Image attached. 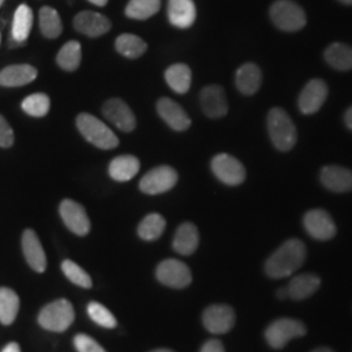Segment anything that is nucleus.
Returning <instances> with one entry per match:
<instances>
[{
    "instance_id": "obj_3",
    "label": "nucleus",
    "mask_w": 352,
    "mask_h": 352,
    "mask_svg": "<svg viewBox=\"0 0 352 352\" xmlns=\"http://www.w3.org/2000/svg\"><path fill=\"white\" fill-rule=\"evenodd\" d=\"M76 126L87 141L100 149L110 151L119 145V139L113 131L91 113H80Z\"/></svg>"
},
{
    "instance_id": "obj_29",
    "label": "nucleus",
    "mask_w": 352,
    "mask_h": 352,
    "mask_svg": "<svg viewBox=\"0 0 352 352\" xmlns=\"http://www.w3.org/2000/svg\"><path fill=\"white\" fill-rule=\"evenodd\" d=\"M19 308V295L13 289L0 287V322L3 325H11L17 317Z\"/></svg>"
},
{
    "instance_id": "obj_44",
    "label": "nucleus",
    "mask_w": 352,
    "mask_h": 352,
    "mask_svg": "<svg viewBox=\"0 0 352 352\" xmlns=\"http://www.w3.org/2000/svg\"><path fill=\"white\" fill-rule=\"evenodd\" d=\"M90 3H93L94 6H98V7H104L107 4L109 0H89Z\"/></svg>"
},
{
    "instance_id": "obj_30",
    "label": "nucleus",
    "mask_w": 352,
    "mask_h": 352,
    "mask_svg": "<svg viewBox=\"0 0 352 352\" xmlns=\"http://www.w3.org/2000/svg\"><path fill=\"white\" fill-rule=\"evenodd\" d=\"M115 47L120 55L129 59H138L141 55L145 54L148 45L144 39H141L135 34H122L116 38Z\"/></svg>"
},
{
    "instance_id": "obj_41",
    "label": "nucleus",
    "mask_w": 352,
    "mask_h": 352,
    "mask_svg": "<svg viewBox=\"0 0 352 352\" xmlns=\"http://www.w3.org/2000/svg\"><path fill=\"white\" fill-rule=\"evenodd\" d=\"M344 124L350 131H352V106L344 113Z\"/></svg>"
},
{
    "instance_id": "obj_21",
    "label": "nucleus",
    "mask_w": 352,
    "mask_h": 352,
    "mask_svg": "<svg viewBox=\"0 0 352 352\" xmlns=\"http://www.w3.org/2000/svg\"><path fill=\"white\" fill-rule=\"evenodd\" d=\"M196 6L193 0H168L167 16L171 25L188 29L196 21Z\"/></svg>"
},
{
    "instance_id": "obj_17",
    "label": "nucleus",
    "mask_w": 352,
    "mask_h": 352,
    "mask_svg": "<svg viewBox=\"0 0 352 352\" xmlns=\"http://www.w3.org/2000/svg\"><path fill=\"white\" fill-rule=\"evenodd\" d=\"M320 180L325 188L336 193L352 190V171L342 166H325L321 170Z\"/></svg>"
},
{
    "instance_id": "obj_19",
    "label": "nucleus",
    "mask_w": 352,
    "mask_h": 352,
    "mask_svg": "<svg viewBox=\"0 0 352 352\" xmlns=\"http://www.w3.org/2000/svg\"><path fill=\"white\" fill-rule=\"evenodd\" d=\"M157 111L174 131L182 132L190 126V118L183 107L170 98H161L157 103Z\"/></svg>"
},
{
    "instance_id": "obj_36",
    "label": "nucleus",
    "mask_w": 352,
    "mask_h": 352,
    "mask_svg": "<svg viewBox=\"0 0 352 352\" xmlns=\"http://www.w3.org/2000/svg\"><path fill=\"white\" fill-rule=\"evenodd\" d=\"M62 270H63L64 276L68 278L72 283H75L82 289L91 287V278L89 277L88 273L82 267H80L74 261H71V260L63 261Z\"/></svg>"
},
{
    "instance_id": "obj_45",
    "label": "nucleus",
    "mask_w": 352,
    "mask_h": 352,
    "mask_svg": "<svg viewBox=\"0 0 352 352\" xmlns=\"http://www.w3.org/2000/svg\"><path fill=\"white\" fill-rule=\"evenodd\" d=\"M312 352H334L333 350H330V349H327V347H321V349H317L315 351Z\"/></svg>"
},
{
    "instance_id": "obj_9",
    "label": "nucleus",
    "mask_w": 352,
    "mask_h": 352,
    "mask_svg": "<svg viewBox=\"0 0 352 352\" xmlns=\"http://www.w3.org/2000/svg\"><path fill=\"white\" fill-rule=\"evenodd\" d=\"M157 278L164 286L173 289H184L192 282V273L184 263L175 258H168L158 265Z\"/></svg>"
},
{
    "instance_id": "obj_7",
    "label": "nucleus",
    "mask_w": 352,
    "mask_h": 352,
    "mask_svg": "<svg viewBox=\"0 0 352 352\" xmlns=\"http://www.w3.org/2000/svg\"><path fill=\"white\" fill-rule=\"evenodd\" d=\"M212 170L222 183L227 186H239L245 180V168L239 160L222 153L212 160Z\"/></svg>"
},
{
    "instance_id": "obj_35",
    "label": "nucleus",
    "mask_w": 352,
    "mask_h": 352,
    "mask_svg": "<svg viewBox=\"0 0 352 352\" xmlns=\"http://www.w3.org/2000/svg\"><path fill=\"white\" fill-rule=\"evenodd\" d=\"M21 109L24 113L34 116V118H42L47 115L50 111V98L45 93H36L29 97L21 103Z\"/></svg>"
},
{
    "instance_id": "obj_14",
    "label": "nucleus",
    "mask_w": 352,
    "mask_h": 352,
    "mask_svg": "<svg viewBox=\"0 0 352 352\" xmlns=\"http://www.w3.org/2000/svg\"><path fill=\"white\" fill-rule=\"evenodd\" d=\"M102 113L107 120L123 132H132L136 128L135 113L129 109L126 102L113 98L103 104Z\"/></svg>"
},
{
    "instance_id": "obj_18",
    "label": "nucleus",
    "mask_w": 352,
    "mask_h": 352,
    "mask_svg": "<svg viewBox=\"0 0 352 352\" xmlns=\"http://www.w3.org/2000/svg\"><path fill=\"white\" fill-rule=\"evenodd\" d=\"M37 69L29 64L8 65L0 71V87L19 88L33 82L37 78Z\"/></svg>"
},
{
    "instance_id": "obj_43",
    "label": "nucleus",
    "mask_w": 352,
    "mask_h": 352,
    "mask_svg": "<svg viewBox=\"0 0 352 352\" xmlns=\"http://www.w3.org/2000/svg\"><path fill=\"white\" fill-rule=\"evenodd\" d=\"M277 296L280 299V300L287 299V298H289V291H287V287H282V289H278Z\"/></svg>"
},
{
    "instance_id": "obj_28",
    "label": "nucleus",
    "mask_w": 352,
    "mask_h": 352,
    "mask_svg": "<svg viewBox=\"0 0 352 352\" xmlns=\"http://www.w3.org/2000/svg\"><path fill=\"white\" fill-rule=\"evenodd\" d=\"M327 64L338 71H351L352 47L344 43H331L325 50Z\"/></svg>"
},
{
    "instance_id": "obj_12",
    "label": "nucleus",
    "mask_w": 352,
    "mask_h": 352,
    "mask_svg": "<svg viewBox=\"0 0 352 352\" xmlns=\"http://www.w3.org/2000/svg\"><path fill=\"white\" fill-rule=\"evenodd\" d=\"M329 94L327 82L321 78L311 80L300 93L299 109L304 115L315 113L322 107Z\"/></svg>"
},
{
    "instance_id": "obj_39",
    "label": "nucleus",
    "mask_w": 352,
    "mask_h": 352,
    "mask_svg": "<svg viewBox=\"0 0 352 352\" xmlns=\"http://www.w3.org/2000/svg\"><path fill=\"white\" fill-rule=\"evenodd\" d=\"M14 142L12 126L0 115V148H10Z\"/></svg>"
},
{
    "instance_id": "obj_8",
    "label": "nucleus",
    "mask_w": 352,
    "mask_h": 352,
    "mask_svg": "<svg viewBox=\"0 0 352 352\" xmlns=\"http://www.w3.org/2000/svg\"><path fill=\"white\" fill-rule=\"evenodd\" d=\"M177 173L170 166H158L146 173L140 182V189L146 195H160L174 188Z\"/></svg>"
},
{
    "instance_id": "obj_2",
    "label": "nucleus",
    "mask_w": 352,
    "mask_h": 352,
    "mask_svg": "<svg viewBox=\"0 0 352 352\" xmlns=\"http://www.w3.org/2000/svg\"><path fill=\"white\" fill-rule=\"evenodd\" d=\"M267 129L273 145L279 151H289L298 141V131L289 113L280 107H274L267 115Z\"/></svg>"
},
{
    "instance_id": "obj_24",
    "label": "nucleus",
    "mask_w": 352,
    "mask_h": 352,
    "mask_svg": "<svg viewBox=\"0 0 352 352\" xmlns=\"http://www.w3.org/2000/svg\"><path fill=\"white\" fill-rule=\"evenodd\" d=\"M200 241L199 230L193 223H183L176 230L175 238L173 247L179 254L189 256L195 253Z\"/></svg>"
},
{
    "instance_id": "obj_40",
    "label": "nucleus",
    "mask_w": 352,
    "mask_h": 352,
    "mask_svg": "<svg viewBox=\"0 0 352 352\" xmlns=\"http://www.w3.org/2000/svg\"><path fill=\"white\" fill-rule=\"evenodd\" d=\"M201 352H226L223 344L217 340H208L202 346Z\"/></svg>"
},
{
    "instance_id": "obj_48",
    "label": "nucleus",
    "mask_w": 352,
    "mask_h": 352,
    "mask_svg": "<svg viewBox=\"0 0 352 352\" xmlns=\"http://www.w3.org/2000/svg\"><path fill=\"white\" fill-rule=\"evenodd\" d=\"M4 1H6V0H0V7L3 6V3H4Z\"/></svg>"
},
{
    "instance_id": "obj_42",
    "label": "nucleus",
    "mask_w": 352,
    "mask_h": 352,
    "mask_svg": "<svg viewBox=\"0 0 352 352\" xmlns=\"http://www.w3.org/2000/svg\"><path fill=\"white\" fill-rule=\"evenodd\" d=\"M1 352H21V350H20V346L16 342H11L4 347V350Z\"/></svg>"
},
{
    "instance_id": "obj_13",
    "label": "nucleus",
    "mask_w": 352,
    "mask_h": 352,
    "mask_svg": "<svg viewBox=\"0 0 352 352\" xmlns=\"http://www.w3.org/2000/svg\"><path fill=\"white\" fill-rule=\"evenodd\" d=\"M64 225L78 236H85L90 231V219L84 206L74 200H64L59 208Z\"/></svg>"
},
{
    "instance_id": "obj_4",
    "label": "nucleus",
    "mask_w": 352,
    "mask_h": 352,
    "mask_svg": "<svg viewBox=\"0 0 352 352\" xmlns=\"http://www.w3.org/2000/svg\"><path fill=\"white\" fill-rule=\"evenodd\" d=\"M270 19L283 32H299L307 24L302 7L292 0H277L270 8Z\"/></svg>"
},
{
    "instance_id": "obj_47",
    "label": "nucleus",
    "mask_w": 352,
    "mask_h": 352,
    "mask_svg": "<svg viewBox=\"0 0 352 352\" xmlns=\"http://www.w3.org/2000/svg\"><path fill=\"white\" fill-rule=\"evenodd\" d=\"M151 352H174L171 351V350H166V349H162V350H154V351Z\"/></svg>"
},
{
    "instance_id": "obj_37",
    "label": "nucleus",
    "mask_w": 352,
    "mask_h": 352,
    "mask_svg": "<svg viewBox=\"0 0 352 352\" xmlns=\"http://www.w3.org/2000/svg\"><path fill=\"white\" fill-rule=\"evenodd\" d=\"M88 315L96 324L106 327V329H113L118 324L115 316L100 302H93L89 304Z\"/></svg>"
},
{
    "instance_id": "obj_11",
    "label": "nucleus",
    "mask_w": 352,
    "mask_h": 352,
    "mask_svg": "<svg viewBox=\"0 0 352 352\" xmlns=\"http://www.w3.org/2000/svg\"><path fill=\"white\" fill-rule=\"evenodd\" d=\"M236 316L234 309L226 304H215L205 309L202 315L204 327L213 334L228 333L235 325Z\"/></svg>"
},
{
    "instance_id": "obj_6",
    "label": "nucleus",
    "mask_w": 352,
    "mask_h": 352,
    "mask_svg": "<svg viewBox=\"0 0 352 352\" xmlns=\"http://www.w3.org/2000/svg\"><path fill=\"white\" fill-rule=\"evenodd\" d=\"M307 334V327L299 320L279 318L272 322L265 330V338L270 347L280 350L289 340Z\"/></svg>"
},
{
    "instance_id": "obj_46",
    "label": "nucleus",
    "mask_w": 352,
    "mask_h": 352,
    "mask_svg": "<svg viewBox=\"0 0 352 352\" xmlns=\"http://www.w3.org/2000/svg\"><path fill=\"white\" fill-rule=\"evenodd\" d=\"M342 4H346V6H352V0H340Z\"/></svg>"
},
{
    "instance_id": "obj_22",
    "label": "nucleus",
    "mask_w": 352,
    "mask_h": 352,
    "mask_svg": "<svg viewBox=\"0 0 352 352\" xmlns=\"http://www.w3.org/2000/svg\"><path fill=\"white\" fill-rule=\"evenodd\" d=\"M261 69L253 63L243 64L235 75V85L244 96L254 94L261 87Z\"/></svg>"
},
{
    "instance_id": "obj_38",
    "label": "nucleus",
    "mask_w": 352,
    "mask_h": 352,
    "mask_svg": "<svg viewBox=\"0 0 352 352\" xmlns=\"http://www.w3.org/2000/svg\"><path fill=\"white\" fill-rule=\"evenodd\" d=\"M75 347L78 352H106L98 342L85 334L76 336Z\"/></svg>"
},
{
    "instance_id": "obj_15",
    "label": "nucleus",
    "mask_w": 352,
    "mask_h": 352,
    "mask_svg": "<svg viewBox=\"0 0 352 352\" xmlns=\"http://www.w3.org/2000/svg\"><path fill=\"white\" fill-rule=\"evenodd\" d=\"M76 30L88 37H101L111 29L110 20L102 13L82 11L74 20Z\"/></svg>"
},
{
    "instance_id": "obj_31",
    "label": "nucleus",
    "mask_w": 352,
    "mask_h": 352,
    "mask_svg": "<svg viewBox=\"0 0 352 352\" xmlns=\"http://www.w3.org/2000/svg\"><path fill=\"white\" fill-rule=\"evenodd\" d=\"M39 29L43 37L58 38L63 32V24L59 13L51 7H43L39 11Z\"/></svg>"
},
{
    "instance_id": "obj_5",
    "label": "nucleus",
    "mask_w": 352,
    "mask_h": 352,
    "mask_svg": "<svg viewBox=\"0 0 352 352\" xmlns=\"http://www.w3.org/2000/svg\"><path fill=\"white\" fill-rule=\"evenodd\" d=\"M74 320H75L74 307L65 299H59L50 302L41 311V314L38 316V322L41 327L46 330L58 331V333L67 330L72 325Z\"/></svg>"
},
{
    "instance_id": "obj_33",
    "label": "nucleus",
    "mask_w": 352,
    "mask_h": 352,
    "mask_svg": "<svg viewBox=\"0 0 352 352\" xmlns=\"http://www.w3.org/2000/svg\"><path fill=\"white\" fill-rule=\"evenodd\" d=\"M161 10V0H129L126 4V17L133 20H146Z\"/></svg>"
},
{
    "instance_id": "obj_27",
    "label": "nucleus",
    "mask_w": 352,
    "mask_h": 352,
    "mask_svg": "<svg viewBox=\"0 0 352 352\" xmlns=\"http://www.w3.org/2000/svg\"><path fill=\"white\" fill-rule=\"evenodd\" d=\"M164 78L175 93L186 94L192 84V72L187 64H174L166 69Z\"/></svg>"
},
{
    "instance_id": "obj_32",
    "label": "nucleus",
    "mask_w": 352,
    "mask_h": 352,
    "mask_svg": "<svg viewBox=\"0 0 352 352\" xmlns=\"http://www.w3.org/2000/svg\"><path fill=\"white\" fill-rule=\"evenodd\" d=\"M56 63L59 67L72 72L76 71L81 64V45L77 41H69L64 45L60 51L56 55Z\"/></svg>"
},
{
    "instance_id": "obj_26",
    "label": "nucleus",
    "mask_w": 352,
    "mask_h": 352,
    "mask_svg": "<svg viewBox=\"0 0 352 352\" xmlns=\"http://www.w3.org/2000/svg\"><path fill=\"white\" fill-rule=\"evenodd\" d=\"M140 161L135 155H120L111 161L109 174L116 182H128L138 175Z\"/></svg>"
},
{
    "instance_id": "obj_1",
    "label": "nucleus",
    "mask_w": 352,
    "mask_h": 352,
    "mask_svg": "<svg viewBox=\"0 0 352 352\" xmlns=\"http://www.w3.org/2000/svg\"><path fill=\"white\" fill-rule=\"evenodd\" d=\"M305 257L307 248L302 240H287L266 260L265 273L273 279L289 277L300 269Z\"/></svg>"
},
{
    "instance_id": "obj_34",
    "label": "nucleus",
    "mask_w": 352,
    "mask_h": 352,
    "mask_svg": "<svg viewBox=\"0 0 352 352\" xmlns=\"http://www.w3.org/2000/svg\"><path fill=\"white\" fill-rule=\"evenodd\" d=\"M166 228V221L160 214L153 213L146 215L139 226V236L146 241L157 240Z\"/></svg>"
},
{
    "instance_id": "obj_10",
    "label": "nucleus",
    "mask_w": 352,
    "mask_h": 352,
    "mask_svg": "<svg viewBox=\"0 0 352 352\" xmlns=\"http://www.w3.org/2000/svg\"><path fill=\"white\" fill-rule=\"evenodd\" d=\"M302 223L305 231L316 240L333 239L337 234V227L331 215L322 209L309 210L304 215Z\"/></svg>"
},
{
    "instance_id": "obj_20",
    "label": "nucleus",
    "mask_w": 352,
    "mask_h": 352,
    "mask_svg": "<svg viewBox=\"0 0 352 352\" xmlns=\"http://www.w3.org/2000/svg\"><path fill=\"white\" fill-rule=\"evenodd\" d=\"M21 243L28 264L37 273H43L47 266V260L37 234L33 230H25Z\"/></svg>"
},
{
    "instance_id": "obj_16",
    "label": "nucleus",
    "mask_w": 352,
    "mask_h": 352,
    "mask_svg": "<svg viewBox=\"0 0 352 352\" xmlns=\"http://www.w3.org/2000/svg\"><path fill=\"white\" fill-rule=\"evenodd\" d=\"M200 103H201L202 111L212 119L223 118L228 111V103H227L225 90L219 85H209L202 89Z\"/></svg>"
},
{
    "instance_id": "obj_25",
    "label": "nucleus",
    "mask_w": 352,
    "mask_h": 352,
    "mask_svg": "<svg viewBox=\"0 0 352 352\" xmlns=\"http://www.w3.org/2000/svg\"><path fill=\"white\" fill-rule=\"evenodd\" d=\"M33 28V11L29 6L21 4L13 14L12 42L14 46L24 45Z\"/></svg>"
},
{
    "instance_id": "obj_23",
    "label": "nucleus",
    "mask_w": 352,
    "mask_h": 352,
    "mask_svg": "<svg viewBox=\"0 0 352 352\" xmlns=\"http://www.w3.org/2000/svg\"><path fill=\"white\" fill-rule=\"evenodd\" d=\"M321 286V279L312 273H304L295 276L289 280L287 291L289 298L292 300H304L312 296Z\"/></svg>"
},
{
    "instance_id": "obj_49",
    "label": "nucleus",
    "mask_w": 352,
    "mask_h": 352,
    "mask_svg": "<svg viewBox=\"0 0 352 352\" xmlns=\"http://www.w3.org/2000/svg\"><path fill=\"white\" fill-rule=\"evenodd\" d=\"M0 39H1V37H0Z\"/></svg>"
}]
</instances>
